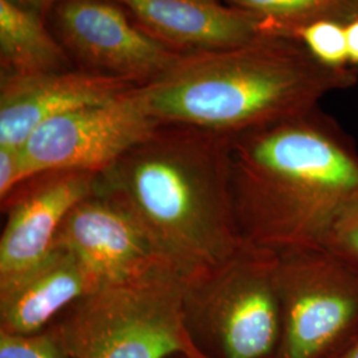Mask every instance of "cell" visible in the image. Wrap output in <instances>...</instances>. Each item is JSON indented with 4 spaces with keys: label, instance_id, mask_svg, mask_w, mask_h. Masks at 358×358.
<instances>
[{
    "label": "cell",
    "instance_id": "obj_1",
    "mask_svg": "<svg viewBox=\"0 0 358 358\" xmlns=\"http://www.w3.org/2000/svg\"><path fill=\"white\" fill-rule=\"evenodd\" d=\"M96 192L125 210L185 279L242 245L231 192V137L162 124L97 176Z\"/></svg>",
    "mask_w": 358,
    "mask_h": 358
},
{
    "label": "cell",
    "instance_id": "obj_2",
    "mask_svg": "<svg viewBox=\"0 0 358 358\" xmlns=\"http://www.w3.org/2000/svg\"><path fill=\"white\" fill-rule=\"evenodd\" d=\"M231 192L244 243L317 247L358 194L357 146L319 106L234 136Z\"/></svg>",
    "mask_w": 358,
    "mask_h": 358
},
{
    "label": "cell",
    "instance_id": "obj_3",
    "mask_svg": "<svg viewBox=\"0 0 358 358\" xmlns=\"http://www.w3.org/2000/svg\"><path fill=\"white\" fill-rule=\"evenodd\" d=\"M357 81L355 69L321 64L299 38L267 34L236 47L180 53L141 92L161 124L234 137L312 110Z\"/></svg>",
    "mask_w": 358,
    "mask_h": 358
},
{
    "label": "cell",
    "instance_id": "obj_4",
    "mask_svg": "<svg viewBox=\"0 0 358 358\" xmlns=\"http://www.w3.org/2000/svg\"><path fill=\"white\" fill-rule=\"evenodd\" d=\"M183 287L178 269L161 263L100 285L50 328L66 358H207L187 331Z\"/></svg>",
    "mask_w": 358,
    "mask_h": 358
},
{
    "label": "cell",
    "instance_id": "obj_5",
    "mask_svg": "<svg viewBox=\"0 0 358 358\" xmlns=\"http://www.w3.org/2000/svg\"><path fill=\"white\" fill-rule=\"evenodd\" d=\"M276 267V252L243 243L217 268L185 279V322L206 357H276L282 337Z\"/></svg>",
    "mask_w": 358,
    "mask_h": 358
},
{
    "label": "cell",
    "instance_id": "obj_6",
    "mask_svg": "<svg viewBox=\"0 0 358 358\" xmlns=\"http://www.w3.org/2000/svg\"><path fill=\"white\" fill-rule=\"evenodd\" d=\"M282 337L275 358H328L358 333V273L327 247L278 254Z\"/></svg>",
    "mask_w": 358,
    "mask_h": 358
},
{
    "label": "cell",
    "instance_id": "obj_7",
    "mask_svg": "<svg viewBox=\"0 0 358 358\" xmlns=\"http://www.w3.org/2000/svg\"><path fill=\"white\" fill-rule=\"evenodd\" d=\"M159 125L138 85L106 103L43 122L23 143L22 152L34 176L52 170L100 174Z\"/></svg>",
    "mask_w": 358,
    "mask_h": 358
},
{
    "label": "cell",
    "instance_id": "obj_8",
    "mask_svg": "<svg viewBox=\"0 0 358 358\" xmlns=\"http://www.w3.org/2000/svg\"><path fill=\"white\" fill-rule=\"evenodd\" d=\"M53 19L57 38L84 69L143 85L180 56L148 34L115 0H60Z\"/></svg>",
    "mask_w": 358,
    "mask_h": 358
},
{
    "label": "cell",
    "instance_id": "obj_9",
    "mask_svg": "<svg viewBox=\"0 0 358 358\" xmlns=\"http://www.w3.org/2000/svg\"><path fill=\"white\" fill-rule=\"evenodd\" d=\"M97 176L73 170L44 171L1 202L7 220L0 238V276L24 268L51 250L68 213L96 192Z\"/></svg>",
    "mask_w": 358,
    "mask_h": 358
},
{
    "label": "cell",
    "instance_id": "obj_10",
    "mask_svg": "<svg viewBox=\"0 0 358 358\" xmlns=\"http://www.w3.org/2000/svg\"><path fill=\"white\" fill-rule=\"evenodd\" d=\"M53 244L78 256L101 284L171 264L125 210L96 192L68 213Z\"/></svg>",
    "mask_w": 358,
    "mask_h": 358
},
{
    "label": "cell",
    "instance_id": "obj_11",
    "mask_svg": "<svg viewBox=\"0 0 358 358\" xmlns=\"http://www.w3.org/2000/svg\"><path fill=\"white\" fill-rule=\"evenodd\" d=\"M140 84L90 69L35 75H1L0 145L23 146L43 122L106 103Z\"/></svg>",
    "mask_w": 358,
    "mask_h": 358
},
{
    "label": "cell",
    "instance_id": "obj_12",
    "mask_svg": "<svg viewBox=\"0 0 358 358\" xmlns=\"http://www.w3.org/2000/svg\"><path fill=\"white\" fill-rule=\"evenodd\" d=\"M101 282L78 256L53 244L32 264L0 276V332L34 334Z\"/></svg>",
    "mask_w": 358,
    "mask_h": 358
},
{
    "label": "cell",
    "instance_id": "obj_13",
    "mask_svg": "<svg viewBox=\"0 0 358 358\" xmlns=\"http://www.w3.org/2000/svg\"><path fill=\"white\" fill-rule=\"evenodd\" d=\"M167 47L180 52L236 47L275 34L257 15L223 0H115Z\"/></svg>",
    "mask_w": 358,
    "mask_h": 358
},
{
    "label": "cell",
    "instance_id": "obj_14",
    "mask_svg": "<svg viewBox=\"0 0 358 358\" xmlns=\"http://www.w3.org/2000/svg\"><path fill=\"white\" fill-rule=\"evenodd\" d=\"M1 75L66 71L71 56L44 23V16L0 0Z\"/></svg>",
    "mask_w": 358,
    "mask_h": 358
},
{
    "label": "cell",
    "instance_id": "obj_15",
    "mask_svg": "<svg viewBox=\"0 0 358 358\" xmlns=\"http://www.w3.org/2000/svg\"><path fill=\"white\" fill-rule=\"evenodd\" d=\"M262 17L279 35L296 38L304 27L320 20L348 24L358 17V0H224Z\"/></svg>",
    "mask_w": 358,
    "mask_h": 358
},
{
    "label": "cell",
    "instance_id": "obj_16",
    "mask_svg": "<svg viewBox=\"0 0 358 358\" xmlns=\"http://www.w3.org/2000/svg\"><path fill=\"white\" fill-rule=\"evenodd\" d=\"M345 27L334 20H320L300 29L296 38L321 64L345 68L349 64Z\"/></svg>",
    "mask_w": 358,
    "mask_h": 358
},
{
    "label": "cell",
    "instance_id": "obj_17",
    "mask_svg": "<svg viewBox=\"0 0 358 358\" xmlns=\"http://www.w3.org/2000/svg\"><path fill=\"white\" fill-rule=\"evenodd\" d=\"M358 273V194L344 207L322 244Z\"/></svg>",
    "mask_w": 358,
    "mask_h": 358
},
{
    "label": "cell",
    "instance_id": "obj_18",
    "mask_svg": "<svg viewBox=\"0 0 358 358\" xmlns=\"http://www.w3.org/2000/svg\"><path fill=\"white\" fill-rule=\"evenodd\" d=\"M0 358H66L51 328L34 334L0 332Z\"/></svg>",
    "mask_w": 358,
    "mask_h": 358
},
{
    "label": "cell",
    "instance_id": "obj_19",
    "mask_svg": "<svg viewBox=\"0 0 358 358\" xmlns=\"http://www.w3.org/2000/svg\"><path fill=\"white\" fill-rule=\"evenodd\" d=\"M32 177L35 176L27 165L22 146L0 145V202Z\"/></svg>",
    "mask_w": 358,
    "mask_h": 358
},
{
    "label": "cell",
    "instance_id": "obj_20",
    "mask_svg": "<svg viewBox=\"0 0 358 358\" xmlns=\"http://www.w3.org/2000/svg\"><path fill=\"white\" fill-rule=\"evenodd\" d=\"M346 41H348V56L349 64L358 68V17L348 23L345 27Z\"/></svg>",
    "mask_w": 358,
    "mask_h": 358
},
{
    "label": "cell",
    "instance_id": "obj_21",
    "mask_svg": "<svg viewBox=\"0 0 358 358\" xmlns=\"http://www.w3.org/2000/svg\"><path fill=\"white\" fill-rule=\"evenodd\" d=\"M10 3H13L17 7H22L28 11L38 13L41 16L45 17L47 13L55 8V6L60 1V0H7Z\"/></svg>",
    "mask_w": 358,
    "mask_h": 358
},
{
    "label": "cell",
    "instance_id": "obj_22",
    "mask_svg": "<svg viewBox=\"0 0 358 358\" xmlns=\"http://www.w3.org/2000/svg\"><path fill=\"white\" fill-rule=\"evenodd\" d=\"M328 358H358V333Z\"/></svg>",
    "mask_w": 358,
    "mask_h": 358
},
{
    "label": "cell",
    "instance_id": "obj_23",
    "mask_svg": "<svg viewBox=\"0 0 358 358\" xmlns=\"http://www.w3.org/2000/svg\"><path fill=\"white\" fill-rule=\"evenodd\" d=\"M171 358H186V357H183V356H174V357H171Z\"/></svg>",
    "mask_w": 358,
    "mask_h": 358
}]
</instances>
